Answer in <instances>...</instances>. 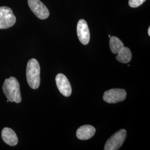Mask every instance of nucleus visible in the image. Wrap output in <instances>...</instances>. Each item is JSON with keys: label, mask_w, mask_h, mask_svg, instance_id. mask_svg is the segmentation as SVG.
Listing matches in <instances>:
<instances>
[{"label": "nucleus", "mask_w": 150, "mask_h": 150, "mask_svg": "<svg viewBox=\"0 0 150 150\" xmlns=\"http://www.w3.org/2000/svg\"><path fill=\"white\" fill-rule=\"evenodd\" d=\"M6 97L10 102L20 103L22 100L18 81L14 77L6 79L2 86Z\"/></svg>", "instance_id": "f257e3e1"}, {"label": "nucleus", "mask_w": 150, "mask_h": 150, "mask_svg": "<svg viewBox=\"0 0 150 150\" xmlns=\"http://www.w3.org/2000/svg\"><path fill=\"white\" fill-rule=\"evenodd\" d=\"M26 78L30 87L33 90L38 89L40 84V66L37 59H31L28 61Z\"/></svg>", "instance_id": "f03ea898"}, {"label": "nucleus", "mask_w": 150, "mask_h": 150, "mask_svg": "<svg viewBox=\"0 0 150 150\" xmlns=\"http://www.w3.org/2000/svg\"><path fill=\"white\" fill-rule=\"evenodd\" d=\"M16 22V16L11 8L7 6L0 7V30L12 27Z\"/></svg>", "instance_id": "7ed1b4c3"}, {"label": "nucleus", "mask_w": 150, "mask_h": 150, "mask_svg": "<svg viewBox=\"0 0 150 150\" xmlns=\"http://www.w3.org/2000/svg\"><path fill=\"white\" fill-rule=\"evenodd\" d=\"M127 136L125 129H121L107 139L105 145V150H117L123 145Z\"/></svg>", "instance_id": "20e7f679"}, {"label": "nucleus", "mask_w": 150, "mask_h": 150, "mask_svg": "<svg viewBox=\"0 0 150 150\" xmlns=\"http://www.w3.org/2000/svg\"><path fill=\"white\" fill-rule=\"evenodd\" d=\"M126 96V92L124 89L113 88L105 92L103 99L108 103H116L124 101Z\"/></svg>", "instance_id": "39448f33"}, {"label": "nucleus", "mask_w": 150, "mask_h": 150, "mask_svg": "<svg viewBox=\"0 0 150 150\" xmlns=\"http://www.w3.org/2000/svg\"><path fill=\"white\" fill-rule=\"evenodd\" d=\"M28 5L32 12L39 19L45 20L50 16L48 8L40 0H28Z\"/></svg>", "instance_id": "423d86ee"}, {"label": "nucleus", "mask_w": 150, "mask_h": 150, "mask_svg": "<svg viewBox=\"0 0 150 150\" xmlns=\"http://www.w3.org/2000/svg\"><path fill=\"white\" fill-rule=\"evenodd\" d=\"M77 36L81 43L86 45L90 42V32L87 22L83 20H80L77 25Z\"/></svg>", "instance_id": "0eeeda50"}, {"label": "nucleus", "mask_w": 150, "mask_h": 150, "mask_svg": "<svg viewBox=\"0 0 150 150\" xmlns=\"http://www.w3.org/2000/svg\"><path fill=\"white\" fill-rule=\"evenodd\" d=\"M56 82L60 93L64 96H70L72 93V88L66 76L62 74H59L56 77Z\"/></svg>", "instance_id": "6e6552de"}, {"label": "nucleus", "mask_w": 150, "mask_h": 150, "mask_svg": "<svg viewBox=\"0 0 150 150\" xmlns=\"http://www.w3.org/2000/svg\"><path fill=\"white\" fill-rule=\"evenodd\" d=\"M96 132V129L91 125H84L79 127L76 132V136L79 139L87 140L92 138Z\"/></svg>", "instance_id": "1a4fd4ad"}, {"label": "nucleus", "mask_w": 150, "mask_h": 150, "mask_svg": "<svg viewBox=\"0 0 150 150\" xmlns=\"http://www.w3.org/2000/svg\"><path fill=\"white\" fill-rule=\"evenodd\" d=\"M2 139L6 144L11 146H15L18 144V139L16 133L12 129L5 127L1 132Z\"/></svg>", "instance_id": "9d476101"}, {"label": "nucleus", "mask_w": 150, "mask_h": 150, "mask_svg": "<svg viewBox=\"0 0 150 150\" xmlns=\"http://www.w3.org/2000/svg\"><path fill=\"white\" fill-rule=\"evenodd\" d=\"M116 59L123 64H127L130 62L132 58V54L128 47H123V48L118 52Z\"/></svg>", "instance_id": "9b49d317"}, {"label": "nucleus", "mask_w": 150, "mask_h": 150, "mask_svg": "<svg viewBox=\"0 0 150 150\" xmlns=\"http://www.w3.org/2000/svg\"><path fill=\"white\" fill-rule=\"evenodd\" d=\"M110 47L113 54H117L123 48V42L116 36H112L110 38Z\"/></svg>", "instance_id": "f8f14e48"}, {"label": "nucleus", "mask_w": 150, "mask_h": 150, "mask_svg": "<svg viewBox=\"0 0 150 150\" xmlns=\"http://www.w3.org/2000/svg\"><path fill=\"white\" fill-rule=\"evenodd\" d=\"M146 0H129V5L131 7L136 8L142 5Z\"/></svg>", "instance_id": "ddd939ff"}, {"label": "nucleus", "mask_w": 150, "mask_h": 150, "mask_svg": "<svg viewBox=\"0 0 150 150\" xmlns=\"http://www.w3.org/2000/svg\"><path fill=\"white\" fill-rule=\"evenodd\" d=\"M148 35H149V36H150V27H149V28H148Z\"/></svg>", "instance_id": "4468645a"}, {"label": "nucleus", "mask_w": 150, "mask_h": 150, "mask_svg": "<svg viewBox=\"0 0 150 150\" xmlns=\"http://www.w3.org/2000/svg\"><path fill=\"white\" fill-rule=\"evenodd\" d=\"M111 37V35H108V38H110Z\"/></svg>", "instance_id": "2eb2a0df"}]
</instances>
